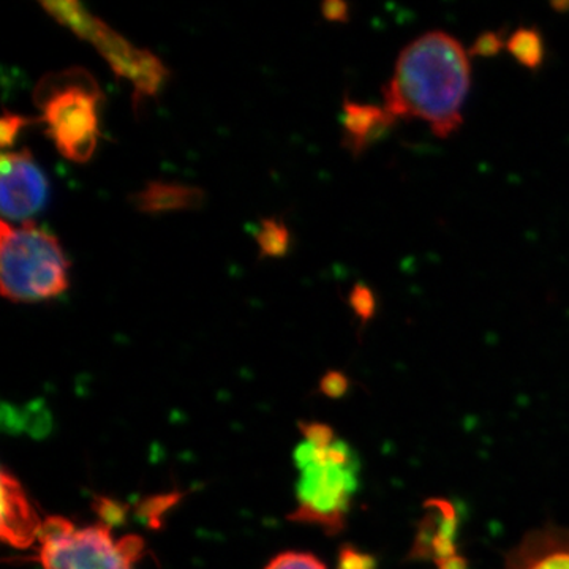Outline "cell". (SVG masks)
I'll list each match as a JSON object with an SVG mask.
<instances>
[{
	"label": "cell",
	"instance_id": "obj_1",
	"mask_svg": "<svg viewBox=\"0 0 569 569\" xmlns=\"http://www.w3.org/2000/svg\"><path fill=\"white\" fill-rule=\"evenodd\" d=\"M470 58L451 33H422L400 51L383 88V107L397 122L419 119L438 138L451 137L463 123L471 84Z\"/></svg>",
	"mask_w": 569,
	"mask_h": 569
},
{
	"label": "cell",
	"instance_id": "obj_2",
	"mask_svg": "<svg viewBox=\"0 0 569 569\" xmlns=\"http://www.w3.org/2000/svg\"><path fill=\"white\" fill-rule=\"evenodd\" d=\"M298 508L290 520L313 523L328 535L340 533L359 486V459L346 441L336 440L320 448L302 441L295 451Z\"/></svg>",
	"mask_w": 569,
	"mask_h": 569
},
{
	"label": "cell",
	"instance_id": "obj_3",
	"mask_svg": "<svg viewBox=\"0 0 569 569\" xmlns=\"http://www.w3.org/2000/svg\"><path fill=\"white\" fill-rule=\"evenodd\" d=\"M103 93L89 71L73 69L41 78L33 93L41 122L56 148L71 162L92 159L100 138L99 107Z\"/></svg>",
	"mask_w": 569,
	"mask_h": 569
},
{
	"label": "cell",
	"instance_id": "obj_4",
	"mask_svg": "<svg viewBox=\"0 0 569 569\" xmlns=\"http://www.w3.org/2000/svg\"><path fill=\"white\" fill-rule=\"evenodd\" d=\"M70 261L61 242L33 222L0 223V290L11 302L58 298L69 288Z\"/></svg>",
	"mask_w": 569,
	"mask_h": 569
},
{
	"label": "cell",
	"instance_id": "obj_5",
	"mask_svg": "<svg viewBox=\"0 0 569 569\" xmlns=\"http://www.w3.org/2000/svg\"><path fill=\"white\" fill-rule=\"evenodd\" d=\"M41 7L80 39L91 41L118 77L133 82L134 102L138 103L142 97L157 96L163 88L168 78L164 63L151 51L134 48L110 26L89 13L80 2H43Z\"/></svg>",
	"mask_w": 569,
	"mask_h": 569
},
{
	"label": "cell",
	"instance_id": "obj_6",
	"mask_svg": "<svg viewBox=\"0 0 569 569\" xmlns=\"http://www.w3.org/2000/svg\"><path fill=\"white\" fill-rule=\"evenodd\" d=\"M50 183L29 149L0 157V206L3 220L28 223L48 203Z\"/></svg>",
	"mask_w": 569,
	"mask_h": 569
},
{
	"label": "cell",
	"instance_id": "obj_7",
	"mask_svg": "<svg viewBox=\"0 0 569 569\" xmlns=\"http://www.w3.org/2000/svg\"><path fill=\"white\" fill-rule=\"evenodd\" d=\"M40 563L44 569H133L134 565L123 557L118 542L112 541L110 527L103 523L44 542Z\"/></svg>",
	"mask_w": 569,
	"mask_h": 569
},
{
	"label": "cell",
	"instance_id": "obj_8",
	"mask_svg": "<svg viewBox=\"0 0 569 569\" xmlns=\"http://www.w3.org/2000/svg\"><path fill=\"white\" fill-rule=\"evenodd\" d=\"M425 509L426 515L418 523L408 560H432L437 563L459 553L456 542L459 518L455 505L445 498H430Z\"/></svg>",
	"mask_w": 569,
	"mask_h": 569
},
{
	"label": "cell",
	"instance_id": "obj_9",
	"mask_svg": "<svg viewBox=\"0 0 569 569\" xmlns=\"http://www.w3.org/2000/svg\"><path fill=\"white\" fill-rule=\"evenodd\" d=\"M2 523L0 537L17 549L31 548L39 539L41 520L29 501L28 493L7 468L2 470Z\"/></svg>",
	"mask_w": 569,
	"mask_h": 569
},
{
	"label": "cell",
	"instance_id": "obj_10",
	"mask_svg": "<svg viewBox=\"0 0 569 569\" xmlns=\"http://www.w3.org/2000/svg\"><path fill=\"white\" fill-rule=\"evenodd\" d=\"M503 569H569V530L546 526L530 531L508 553Z\"/></svg>",
	"mask_w": 569,
	"mask_h": 569
},
{
	"label": "cell",
	"instance_id": "obj_11",
	"mask_svg": "<svg viewBox=\"0 0 569 569\" xmlns=\"http://www.w3.org/2000/svg\"><path fill=\"white\" fill-rule=\"evenodd\" d=\"M397 123L396 119L380 104L359 103L346 99L343 102V146L361 156L373 142L383 138Z\"/></svg>",
	"mask_w": 569,
	"mask_h": 569
},
{
	"label": "cell",
	"instance_id": "obj_12",
	"mask_svg": "<svg viewBox=\"0 0 569 569\" xmlns=\"http://www.w3.org/2000/svg\"><path fill=\"white\" fill-rule=\"evenodd\" d=\"M130 203L142 213L190 211L203 206L204 192L186 183L151 181L130 197Z\"/></svg>",
	"mask_w": 569,
	"mask_h": 569
},
{
	"label": "cell",
	"instance_id": "obj_13",
	"mask_svg": "<svg viewBox=\"0 0 569 569\" xmlns=\"http://www.w3.org/2000/svg\"><path fill=\"white\" fill-rule=\"evenodd\" d=\"M507 51L520 66L537 70L545 62V39L538 29L523 26L508 37Z\"/></svg>",
	"mask_w": 569,
	"mask_h": 569
},
{
	"label": "cell",
	"instance_id": "obj_14",
	"mask_svg": "<svg viewBox=\"0 0 569 569\" xmlns=\"http://www.w3.org/2000/svg\"><path fill=\"white\" fill-rule=\"evenodd\" d=\"M257 244L260 247L261 257L279 258L290 249V230L287 224L276 217L261 220L257 233H254Z\"/></svg>",
	"mask_w": 569,
	"mask_h": 569
},
{
	"label": "cell",
	"instance_id": "obj_15",
	"mask_svg": "<svg viewBox=\"0 0 569 569\" xmlns=\"http://www.w3.org/2000/svg\"><path fill=\"white\" fill-rule=\"evenodd\" d=\"M182 493L170 492L146 497L137 507L138 519L152 530L162 529L163 516L181 501Z\"/></svg>",
	"mask_w": 569,
	"mask_h": 569
},
{
	"label": "cell",
	"instance_id": "obj_16",
	"mask_svg": "<svg viewBox=\"0 0 569 569\" xmlns=\"http://www.w3.org/2000/svg\"><path fill=\"white\" fill-rule=\"evenodd\" d=\"M93 511L97 512L103 526L114 529L121 527L127 520V507L121 501L110 497H96L92 503Z\"/></svg>",
	"mask_w": 569,
	"mask_h": 569
},
{
	"label": "cell",
	"instance_id": "obj_17",
	"mask_svg": "<svg viewBox=\"0 0 569 569\" xmlns=\"http://www.w3.org/2000/svg\"><path fill=\"white\" fill-rule=\"evenodd\" d=\"M351 309L356 313V317L361 318L362 323H367L377 310V299L373 291L365 283L355 284L351 290L350 298H348Z\"/></svg>",
	"mask_w": 569,
	"mask_h": 569
},
{
	"label": "cell",
	"instance_id": "obj_18",
	"mask_svg": "<svg viewBox=\"0 0 569 569\" xmlns=\"http://www.w3.org/2000/svg\"><path fill=\"white\" fill-rule=\"evenodd\" d=\"M22 415H24V430H28L32 437L43 438L50 433L51 415L44 406H39V402L31 403L22 408Z\"/></svg>",
	"mask_w": 569,
	"mask_h": 569
},
{
	"label": "cell",
	"instance_id": "obj_19",
	"mask_svg": "<svg viewBox=\"0 0 569 569\" xmlns=\"http://www.w3.org/2000/svg\"><path fill=\"white\" fill-rule=\"evenodd\" d=\"M264 569H328L312 553L284 552L277 556Z\"/></svg>",
	"mask_w": 569,
	"mask_h": 569
},
{
	"label": "cell",
	"instance_id": "obj_20",
	"mask_svg": "<svg viewBox=\"0 0 569 569\" xmlns=\"http://www.w3.org/2000/svg\"><path fill=\"white\" fill-rule=\"evenodd\" d=\"M36 122H41V118H26V116L17 114V112L3 111L2 122H0V144H2V148L7 149L13 146L18 133H20L24 127Z\"/></svg>",
	"mask_w": 569,
	"mask_h": 569
},
{
	"label": "cell",
	"instance_id": "obj_21",
	"mask_svg": "<svg viewBox=\"0 0 569 569\" xmlns=\"http://www.w3.org/2000/svg\"><path fill=\"white\" fill-rule=\"evenodd\" d=\"M337 569H377V560L355 546L346 545L340 548Z\"/></svg>",
	"mask_w": 569,
	"mask_h": 569
},
{
	"label": "cell",
	"instance_id": "obj_22",
	"mask_svg": "<svg viewBox=\"0 0 569 569\" xmlns=\"http://www.w3.org/2000/svg\"><path fill=\"white\" fill-rule=\"evenodd\" d=\"M74 530H77V527H74L73 522H70L69 519L54 516V518H48L47 520H43V523H41L39 541L41 545H44V542L58 541V539L69 537V535L73 533Z\"/></svg>",
	"mask_w": 569,
	"mask_h": 569
},
{
	"label": "cell",
	"instance_id": "obj_23",
	"mask_svg": "<svg viewBox=\"0 0 569 569\" xmlns=\"http://www.w3.org/2000/svg\"><path fill=\"white\" fill-rule=\"evenodd\" d=\"M501 50H507V40H503V36L500 33L489 31L481 33L468 52L470 56L490 58V56H497Z\"/></svg>",
	"mask_w": 569,
	"mask_h": 569
},
{
	"label": "cell",
	"instance_id": "obj_24",
	"mask_svg": "<svg viewBox=\"0 0 569 569\" xmlns=\"http://www.w3.org/2000/svg\"><path fill=\"white\" fill-rule=\"evenodd\" d=\"M299 429L305 436V441H309L316 447H329L336 441L335 430L329 426L321 425V422H301Z\"/></svg>",
	"mask_w": 569,
	"mask_h": 569
},
{
	"label": "cell",
	"instance_id": "obj_25",
	"mask_svg": "<svg viewBox=\"0 0 569 569\" xmlns=\"http://www.w3.org/2000/svg\"><path fill=\"white\" fill-rule=\"evenodd\" d=\"M348 388H350V381L346 373L339 372V370H331L320 381L321 392L331 399H339L346 395Z\"/></svg>",
	"mask_w": 569,
	"mask_h": 569
},
{
	"label": "cell",
	"instance_id": "obj_26",
	"mask_svg": "<svg viewBox=\"0 0 569 569\" xmlns=\"http://www.w3.org/2000/svg\"><path fill=\"white\" fill-rule=\"evenodd\" d=\"M118 546L123 557L132 561V563H137L140 560L142 550H144V541H142V538L137 537V535H129V537L119 539Z\"/></svg>",
	"mask_w": 569,
	"mask_h": 569
},
{
	"label": "cell",
	"instance_id": "obj_27",
	"mask_svg": "<svg viewBox=\"0 0 569 569\" xmlns=\"http://www.w3.org/2000/svg\"><path fill=\"white\" fill-rule=\"evenodd\" d=\"M321 13H323L326 20L347 22L350 10H348L346 2H340V0H326L323 6H321Z\"/></svg>",
	"mask_w": 569,
	"mask_h": 569
},
{
	"label": "cell",
	"instance_id": "obj_28",
	"mask_svg": "<svg viewBox=\"0 0 569 569\" xmlns=\"http://www.w3.org/2000/svg\"><path fill=\"white\" fill-rule=\"evenodd\" d=\"M436 567L437 569H468V561L466 557L456 553L448 559L437 561Z\"/></svg>",
	"mask_w": 569,
	"mask_h": 569
}]
</instances>
